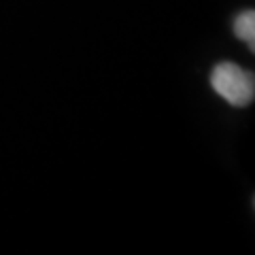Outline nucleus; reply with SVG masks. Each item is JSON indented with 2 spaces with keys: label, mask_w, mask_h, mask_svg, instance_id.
<instances>
[{
  "label": "nucleus",
  "mask_w": 255,
  "mask_h": 255,
  "mask_svg": "<svg viewBox=\"0 0 255 255\" xmlns=\"http://www.w3.org/2000/svg\"><path fill=\"white\" fill-rule=\"evenodd\" d=\"M211 87L226 102L236 109L249 107L255 98L253 73L241 68L234 62H219L211 73Z\"/></svg>",
  "instance_id": "obj_1"
},
{
  "label": "nucleus",
  "mask_w": 255,
  "mask_h": 255,
  "mask_svg": "<svg viewBox=\"0 0 255 255\" xmlns=\"http://www.w3.org/2000/svg\"><path fill=\"white\" fill-rule=\"evenodd\" d=\"M234 34L253 51L255 49V13L243 11L234 21Z\"/></svg>",
  "instance_id": "obj_2"
}]
</instances>
